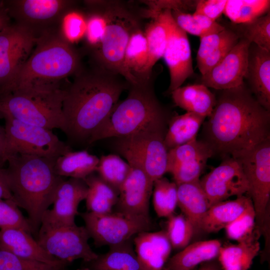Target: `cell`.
<instances>
[{"label": "cell", "mask_w": 270, "mask_h": 270, "mask_svg": "<svg viewBox=\"0 0 270 270\" xmlns=\"http://www.w3.org/2000/svg\"><path fill=\"white\" fill-rule=\"evenodd\" d=\"M220 91L205 127L206 142L214 154L233 156L270 137V111L258 102L244 82Z\"/></svg>", "instance_id": "1"}, {"label": "cell", "mask_w": 270, "mask_h": 270, "mask_svg": "<svg viewBox=\"0 0 270 270\" xmlns=\"http://www.w3.org/2000/svg\"><path fill=\"white\" fill-rule=\"evenodd\" d=\"M130 86L120 74L95 66L88 70L82 68L64 88L63 132L68 139L88 142Z\"/></svg>", "instance_id": "2"}, {"label": "cell", "mask_w": 270, "mask_h": 270, "mask_svg": "<svg viewBox=\"0 0 270 270\" xmlns=\"http://www.w3.org/2000/svg\"><path fill=\"white\" fill-rule=\"evenodd\" d=\"M82 68L80 54L64 30L50 32L37 39L30 56L2 95L24 88H64L62 82Z\"/></svg>", "instance_id": "3"}, {"label": "cell", "mask_w": 270, "mask_h": 270, "mask_svg": "<svg viewBox=\"0 0 270 270\" xmlns=\"http://www.w3.org/2000/svg\"><path fill=\"white\" fill-rule=\"evenodd\" d=\"M6 162L5 170L14 201L27 212L28 220L36 232L64 178L56 173L54 160L18 154L8 157Z\"/></svg>", "instance_id": "4"}, {"label": "cell", "mask_w": 270, "mask_h": 270, "mask_svg": "<svg viewBox=\"0 0 270 270\" xmlns=\"http://www.w3.org/2000/svg\"><path fill=\"white\" fill-rule=\"evenodd\" d=\"M153 80L130 86L127 97L118 102L88 143L110 138H121L152 129L166 128V111L156 98Z\"/></svg>", "instance_id": "5"}, {"label": "cell", "mask_w": 270, "mask_h": 270, "mask_svg": "<svg viewBox=\"0 0 270 270\" xmlns=\"http://www.w3.org/2000/svg\"><path fill=\"white\" fill-rule=\"evenodd\" d=\"M65 88H24L0 96V116L50 130H64Z\"/></svg>", "instance_id": "6"}, {"label": "cell", "mask_w": 270, "mask_h": 270, "mask_svg": "<svg viewBox=\"0 0 270 270\" xmlns=\"http://www.w3.org/2000/svg\"><path fill=\"white\" fill-rule=\"evenodd\" d=\"M106 24L101 42L92 56L94 66L122 76L125 51L132 34L140 28L141 12L120 1L102 0Z\"/></svg>", "instance_id": "7"}, {"label": "cell", "mask_w": 270, "mask_h": 270, "mask_svg": "<svg viewBox=\"0 0 270 270\" xmlns=\"http://www.w3.org/2000/svg\"><path fill=\"white\" fill-rule=\"evenodd\" d=\"M10 20L31 32L37 39L62 28L65 18L76 8L70 0H2Z\"/></svg>", "instance_id": "8"}, {"label": "cell", "mask_w": 270, "mask_h": 270, "mask_svg": "<svg viewBox=\"0 0 270 270\" xmlns=\"http://www.w3.org/2000/svg\"><path fill=\"white\" fill-rule=\"evenodd\" d=\"M240 164L246 177L256 214V224L262 232L268 225L270 198V137L254 148L232 156Z\"/></svg>", "instance_id": "9"}, {"label": "cell", "mask_w": 270, "mask_h": 270, "mask_svg": "<svg viewBox=\"0 0 270 270\" xmlns=\"http://www.w3.org/2000/svg\"><path fill=\"white\" fill-rule=\"evenodd\" d=\"M5 120L6 162L8 157L20 154L56 160L72 150L52 130L25 123L8 116Z\"/></svg>", "instance_id": "10"}, {"label": "cell", "mask_w": 270, "mask_h": 270, "mask_svg": "<svg viewBox=\"0 0 270 270\" xmlns=\"http://www.w3.org/2000/svg\"><path fill=\"white\" fill-rule=\"evenodd\" d=\"M166 128L142 131L118 138L116 146L126 160L138 162L154 183L167 172L168 150L164 142Z\"/></svg>", "instance_id": "11"}, {"label": "cell", "mask_w": 270, "mask_h": 270, "mask_svg": "<svg viewBox=\"0 0 270 270\" xmlns=\"http://www.w3.org/2000/svg\"><path fill=\"white\" fill-rule=\"evenodd\" d=\"M90 238L97 246H110L124 243L139 233L150 231V217L119 212L98 214L89 212L80 214Z\"/></svg>", "instance_id": "12"}, {"label": "cell", "mask_w": 270, "mask_h": 270, "mask_svg": "<svg viewBox=\"0 0 270 270\" xmlns=\"http://www.w3.org/2000/svg\"><path fill=\"white\" fill-rule=\"evenodd\" d=\"M90 238L85 226L42 224L36 241L49 254L69 264L78 259L88 262L97 258Z\"/></svg>", "instance_id": "13"}, {"label": "cell", "mask_w": 270, "mask_h": 270, "mask_svg": "<svg viewBox=\"0 0 270 270\" xmlns=\"http://www.w3.org/2000/svg\"><path fill=\"white\" fill-rule=\"evenodd\" d=\"M36 40L31 32L14 22L0 31V96L30 56Z\"/></svg>", "instance_id": "14"}, {"label": "cell", "mask_w": 270, "mask_h": 270, "mask_svg": "<svg viewBox=\"0 0 270 270\" xmlns=\"http://www.w3.org/2000/svg\"><path fill=\"white\" fill-rule=\"evenodd\" d=\"M161 12L168 30L167 42L162 58L170 72V84L168 92L170 94L181 86L186 78L194 74V72L186 33L175 22L170 10Z\"/></svg>", "instance_id": "15"}, {"label": "cell", "mask_w": 270, "mask_h": 270, "mask_svg": "<svg viewBox=\"0 0 270 270\" xmlns=\"http://www.w3.org/2000/svg\"><path fill=\"white\" fill-rule=\"evenodd\" d=\"M210 206L230 196L244 195L248 190L242 167L235 158L226 156L221 164L200 180Z\"/></svg>", "instance_id": "16"}, {"label": "cell", "mask_w": 270, "mask_h": 270, "mask_svg": "<svg viewBox=\"0 0 270 270\" xmlns=\"http://www.w3.org/2000/svg\"><path fill=\"white\" fill-rule=\"evenodd\" d=\"M214 154L208 142L195 139L168 150L167 172L172 174L177 186L198 180Z\"/></svg>", "instance_id": "17"}, {"label": "cell", "mask_w": 270, "mask_h": 270, "mask_svg": "<svg viewBox=\"0 0 270 270\" xmlns=\"http://www.w3.org/2000/svg\"><path fill=\"white\" fill-rule=\"evenodd\" d=\"M251 42L241 38L224 59L200 78V84L217 90L242 84L246 71L248 48Z\"/></svg>", "instance_id": "18"}, {"label": "cell", "mask_w": 270, "mask_h": 270, "mask_svg": "<svg viewBox=\"0 0 270 270\" xmlns=\"http://www.w3.org/2000/svg\"><path fill=\"white\" fill-rule=\"evenodd\" d=\"M126 160L131 170L119 190L116 205L117 212L149 218V202L154 183L138 162Z\"/></svg>", "instance_id": "19"}, {"label": "cell", "mask_w": 270, "mask_h": 270, "mask_svg": "<svg viewBox=\"0 0 270 270\" xmlns=\"http://www.w3.org/2000/svg\"><path fill=\"white\" fill-rule=\"evenodd\" d=\"M88 186L83 180L70 178L59 185L52 202L53 208L43 214L42 224L60 226L75 224L78 206L86 199ZM41 225V224H40Z\"/></svg>", "instance_id": "20"}, {"label": "cell", "mask_w": 270, "mask_h": 270, "mask_svg": "<svg viewBox=\"0 0 270 270\" xmlns=\"http://www.w3.org/2000/svg\"><path fill=\"white\" fill-rule=\"evenodd\" d=\"M244 80L258 102L270 111V51L250 44Z\"/></svg>", "instance_id": "21"}, {"label": "cell", "mask_w": 270, "mask_h": 270, "mask_svg": "<svg viewBox=\"0 0 270 270\" xmlns=\"http://www.w3.org/2000/svg\"><path fill=\"white\" fill-rule=\"evenodd\" d=\"M134 244L140 270H163L172 249L164 230L139 233Z\"/></svg>", "instance_id": "22"}, {"label": "cell", "mask_w": 270, "mask_h": 270, "mask_svg": "<svg viewBox=\"0 0 270 270\" xmlns=\"http://www.w3.org/2000/svg\"><path fill=\"white\" fill-rule=\"evenodd\" d=\"M0 248L24 258L52 265L68 264L46 252L30 234L16 228L0 229Z\"/></svg>", "instance_id": "23"}, {"label": "cell", "mask_w": 270, "mask_h": 270, "mask_svg": "<svg viewBox=\"0 0 270 270\" xmlns=\"http://www.w3.org/2000/svg\"><path fill=\"white\" fill-rule=\"evenodd\" d=\"M148 60L144 32L140 28L130 37L122 62V77L130 86L143 84L152 79V76L148 72Z\"/></svg>", "instance_id": "24"}, {"label": "cell", "mask_w": 270, "mask_h": 270, "mask_svg": "<svg viewBox=\"0 0 270 270\" xmlns=\"http://www.w3.org/2000/svg\"><path fill=\"white\" fill-rule=\"evenodd\" d=\"M240 38L230 28L200 38L196 55L198 68L204 75L218 64L238 42Z\"/></svg>", "instance_id": "25"}, {"label": "cell", "mask_w": 270, "mask_h": 270, "mask_svg": "<svg viewBox=\"0 0 270 270\" xmlns=\"http://www.w3.org/2000/svg\"><path fill=\"white\" fill-rule=\"evenodd\" d=\"M222 243L218 240L196 242L169 258L162 270H192L218 258Z\"/></svg>", "instance_id": "26"}, {"label": "cell", "mask_w": 270, "mask_h": 270, "mask_svg": "<svg viewBox=\"0 0 270 270\" xmlns=\"http://www.w3.org/2000/svg\"><path fill=\"white\" fill-rule=\"evenodd\" d=\"M252 206L250 198L244 195L233 200H223L212 205L202 220L200 231L216 232L240 216Z\"/></svg>", "instance_id": "27"}, {"label": "cell", "mask_w": 270, "mask_h": 270, "mask_svg": "<svg viewBox=\"0 0 270 270\" xmlns=\"http://www.w3.org/2000/svg\"><path fill=\"white\" fill-rule=\"evenodd\" d=\"M178 206L192 224L194 235L199 233L202 220L210 207L200 180L178 185Z\"/></svg>", "instance_id": "28"}, {"label": "cell", "mask_w": 270, "mask_h": 270, "mask_svg": "<svg viewBox=\"0 0 270 270\" xmlns=\"http://www.w3.org/2000/svg\"><path fill=\"white\" fill-rule=\"evenodd\" d=\"M170 94L176 106L204 118L210 116L216 104L215 95L200 84L180 86Z\"/></svg>", "instance_id": "29"}, {"label": "cell", "mask_w": 270, "mask_h": 270, "mask_svg": "<svg viewBox=\"0 0 270 270\" xmlns=\"http://www.w3.org/2000/svg\"><path fill=\"white\" fill-rule=\"evenodd\" d=\"M261 234L236 244L222 245L218 260L222 270H248L260 251L258 241Z\"/></svg>", "instance_id": "30"}, {"label": "cell", "mask_w": 270, "mask_h": 270, "mask_svg": "<svg viewBox=\"0 0 270 270\" xmlns=\"http://www.w3.org/2000/svg\"><path fill=\"white\" fill-rule=\"evenodd\" d=\"M110 247L107 252L86 262L90 270H140L130 240Z\"/></svg>", "instance_id": "31"}, {"label": "cell", "mask_w": 270, "mask_h": 270, "mask_svg": "<svg viewBox=\"0 0 270 270\" xmlns=\"http://www.w3.org/2000/svg\"><path fill=\"white\" fill-rule=\"evenodd\" d=\"M99 158L86 150L68 151L58 157L54 162L56 173L62 177L84 180L96 171Z\"/></svg>", "instance_id": "32"}, {"label": "cell", "mask_w": 270, "mask_h": 270, "mask_svg": "<svg viewBox=\"0 0 270 270\" xmlns=\"http://www.w3.org/2000/svg\"><path fill=\"white\" fill-rule=\"evenodd\" d=\"M205 118L190 112L172 116L164 137L168 150L196 139L197 134Z\"/></svg>", "instance_id": "33"}, {"label": "cell", "mask_w": 270, "mask_h": 270, "mask_svg": "<svg viewBox=\"0 0 270 270\" xmlns=\"http://www.w3.org/2000/svg\"><path fill=\"white\" fill-rule=\"evenodd\" d=\"M84 180L88 186L85 199L88 212L98 214L112 212L118 202L119 192L94 173Z\"/></svg>", "instance_id": "34"}, {"label": "cell", "mask_w": 270, "mask_h": 270, "mask_svg": "<svg viewBox=\"0 0 270 270\" xmlns=\"http://www.w3.org/2000/svg\"><path fill=\"white\" fill-rule=\"evenodd\" d=\"M152 18L144 31L149 56L148 72L150 76L154 66L163 56L168 36L166 24L162 12L155 14Z\"/></svg>", "instance_id": "35"}, {"label": "cell", "mask_w": 270, "mask_h": 270, "mask_svg": "<svg viewBox=\"0 0 270 270\" xmlns=\"http://www.w3.org/2000/svg\"><path fill=\"white\" fill-rule=\"evenodd\" d=\"M270 8L268 0H228L224 14L234 24H240L264 15Z\"/></svg>", "instance_id": "36"}, {"label": "cell", "mask_w": 270, "mask_h": 270, "mask_svg": "<svg viewBox=\"0 0 270 270\" xmlns=\"http://www.w3.org/2000/svg\"><path fill=\"white\" fill-rule=\"evenodd\" d=\"M171 14L175 22L186 34L200 38L218 33L225 28V26L201 14H190L178 10H172Z\"/></svg>", "instance_id": "37"}, {"label": "cell", "mask_w": 270, "mask_h": 270, "mask_svg": "<svg viewBox=\"0 0 270 270\" xmlns=\"http://www.w3.org/2000/svg\"><path fill=\"white\" fill-rule=\"evenodd\" d=\"M152 203L159 218H168L172 215L178 206V186L162 177L154 182Z\"/></svg>", "instance_id": "38"}, {"label": "cell", "mask_w": 270, "mask_h": 270, "mask_svg": "<svg viewBox=\"0 0 270 270\" xmlns=\"http://www.w3.org/2000/svg\"><path fill=\"white\" fill-rule=\"evenodd\" d=\"M130 170L128 162L118 155L110 154L99 158L96 172L103 180L119 192Z\"/></svg>", "instance_id": "39"}, {"label": "cell", "mask_w": 270, "mask_h": 270, "mask_svg": "<svg viewBox=\"0 0 270 270\" xmlns=\"http://www.w3.org/2000/svg\"><path fill=\"white\" fill-rule=\"evenodd\" d=\"M230 28L240 38H245L258 47L270 51V11L250 22L234 24Z\"/></svg>", "instance_id": "40"}, {"label": "cell", "mask_w": 270, "mask_h": 270, "mask_svg": "<svg viewBox=\"0 0 270 270\" xmlns=\"http://www.w3.org/2000/svg\"><path fill=\"white\" fill-rule=\"evenodd\" d=\"M164 230L172 248L182 250L186 246L194 235V226L182 214L169 216Z\"/></svg>", "instance_id": "41"}, {"label": "cell", "mask_w": 270, "mask_h": 270, "mask_svg": "<svg viewBox=\"0 0 270 270\" xmlns=\"http://www.w3.org/2000/svg\"><path fill=\"white\" fill-rule=\"evenodd\" d=\"M227 238L236 241H244L260 232L256 224V214L253 205L225 228ZM261 234V233H260Z\"/></svg>", "instance_id": "42"}, {"label": "cell", "mask_w": 270, "mask_h": 270, "mask_svg": "<svg viewBox=\"0 0 270 270\" xmlns=\"http://www.w3.org/2000/svg\"><path fill=\"white\" fill-rule=\"evenodd\" d=\"M66 267L25 259L0 248V270H62Z\"/></svg>", "instance_id": "43"}, {"label": "cell", "mask_w": 270, "mask_h": 270, "mask_svg": "<svg viewBox=\"0 0 270 270\" xmlns=\"http://www.w3.org/2000/svg\"><path fill=\"white\" fill-rule=\"evenodd\" d=\"M18 207L12 200H0V229L16 228L31 234L32 227Z\"/></svg>", "instance_id": "44"}, {"label": "cell", "mask_w": 270, "mask_h": 270, "mask_svg": "<svg viewBox=\"0 0 270 270\" xmlns=\"http://www.w3.org/2000/svg\"><path fill=\"white\" fill-rule=\"evenodd\" d=\"M148 7L143 11L144 16L151 18L154 14L163 10H178L184 12L194 10L198 0H148L143 1Z\"/></svg>", "instance_id": "45"}, {"label": "cell", "mask_w": 270, "mask_h": 270, "mask_svg": "<svg viewBox=\"0 0 270 270\" xmlns=\"http://www.w3.org/2000/svg\"><path fill=\"white\" fill-rule=\"evenodd\" d=\"M64 19V33L68 39L72 42L78 40L85 34L86 26V14L76 9Z\"/></svg>", "instance_id": "46"}, {"label": "cell", "mask_w": 270, "mask_h": 270, "mask_svg": "<svg viewBox=\"0 0 270 270\" xmlns=\"http://www.w3.org/2000/svg\"><path fill=\"white\" fill-rule=\"evenodd\" d=\"M228 0H198L193 14L204 16L210 20H216L222 14Z\"/></svg>", "instance_id": "47"}, {"label": "cell", "mask_w": 270, "mask_h": 270, "mask_svg": "<svg viewBox=\"0 0 270 270\" xmlns=\"http://www.w3.org/2000/svg\"><path fill=\"white\" fill-rule=\"evenodd\" d=\"M0 200L14 201L5 169L1 168H0Z\"/></svg>", "instance_id": "48"}, {"label": "cell", "mask_w": 270, "mask_h": 270, "mask_svg": "<svg viewBox=\"0 0 270 270\" xmlns=\"http://www.w3.org/2000/svg\"><path fill=\"white\" fill-rule=\"evenodd\" d=\"M11 22V20L4 6L2 1H0V31Z\"/></svg>", "instance_id": "49"}, {"label": "cell", "mask_w": 270, "mask_h": 270, "mask_svg": "<svg viewBox=\"0 0 270 270\" xmlns=\"http://www.w3.org/2000/svg\"><path fill=\"white\" fill-rule=\"evenodd\" d=\"M6 145L4 128L0 126V164L6 162Z\"/></svg>", "instance_id": "50"}, {"label": "cell", "mask_w": 270, "mask_h": 270, "mask_svg": "<svg viewBox=\"0 0 270 270\" xmlns=\"http://www.w3.org/2000/svg\"><path fill=\"white\" fill-rule=\"evenodd\" d=\"M197 270H222L217 259L204 262Z\"/></svg>", "instance_id": "51"}, {"label": "cell", "mask_w": 270, "mask_h": 270, "mask_svg": "<svg viewBox=\"0 0 270 270\" xmlns=\"http://www.w3.org/2000/svg\"><path fill=\"white\" fill-rule=\"evenodd\" d=\"M62 270H64V269ZM76 270H90V268H88L87 266H86V267L80 268V269H78Z\"/></svg>", "instance_id": "52"}, {"label": "cell", "mask_w": 270, "mask_h": 270, "mask_svg": "<svg viewBox=\"0 0 270 270\" xmlns=\"http://www.w3.org/2000/svg\"><path fill=\"white\" fill-rule=\"evenodd\" d=\"M197 268H194V269H192V270H197Z\"/></svg>", "instance_id": "53"}, {"label": "cell", "mask_w": 270, "mask_h": 270, "mask_svg": "<svg viewBox=\"0 0 270 270\" xmlns=\"http://www.w3.org/2000/svg\"></svg>", "instance_id": "54"}]
</instances>
